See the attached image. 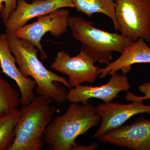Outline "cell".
Masks as SVG:
<instances>
[{
  "instance_id": "obj_1",
  "label": "cell",
  "mask_w": 150,
  "mask_h": 150,
  "mask_svg": "<svg viewBox=\"0 0 150 150\" xmlns=\"http://www.w3.org/2000/svg\"><path fill=\"white\" fill-rule=\"evenodd\" d=\"M7 35L10 49L19 69L24 76L31 77L35 81L36 93L59 104L67 102L69 92L65 86L72 88L68 80L45 67L38 57L39 50L32 43L13 34Z\"/></svg>"
},
{
  "instance_id": "obj_2",
  "label": "cell",
  "mask_w": 150,
  "mask_h": 150,
  "mask_svg": "<svg viewBox=\"0 0 150 150\" xmlns=\"http://www.w3.org/2000/svg\"><path fill=\"white\" fill-rule=\"evenodd\" d=\"M101 118L96 107L91 103H71L64 114L55 116L46 127L43 143L49 150H72L77 145L75 140L98 126Z\"/></svg>"
},
{
  "instance_id": "obj_3",
  "label": "cell",
  "mask_w": 150,
  "mask_h": 150,
  "mask_svg": "<svg viewBox=\"0 0 150 150\" xmlns=\"http://www.w3.org/2000/svg\"><path fill=\"white\" fill-rule=\"evenodd\" d=\"M53 100L38 95L29 104L22 105L15 129V139L9 150H40L44 132L56 111Z\"/></svg>"
},
{
  "instance_id": "obj_4",
  "label": "cell",
  "mask_w": 150,
  "mask_h": 150,
  "mask_svg": "<svg viewBox=\"0 0 150 150\" xmlns=\"http://www.w3.org/2000/svg\"><path fill=\"white\" fill-rule=\"evenodd\" d=\"M69 24L74 38L82 44L81 49L101 64H108L113 52L121 53L133 42L121 34L98 29L81 17L70 16Z\"/></svg>"
},
{
  "instance_id": "obj_5",
  "label": "cell",
  "mask_w": 150,
  "mask_h": 150,
  "mask_svg": "<svg viewBox=\"0 0 150 150\" xmlns=\"http://www.w3.org/2000/svg\"><path fill=\"white\" fill-rule=\"evenodd\" d=\"M118 31L132 42H150V0H115Z\"/></svg>"
},
{
  "instance_id": "obj_6",
  "label": "cell",
  "mask_w": 150,
  "mask_h": 150,
  "mask_svg": "<svg viewBox=\"0 0 150 150\" xmlns=\"http://www.w3.org/2000/svg\"><path fill=\"white\" fill-rule=\"evenodd\" d=\"M70 16L68 10L59 9L46 15L38 17L37 21L20 28L13 35L32 43L40 51L41 59L46 60L48 56L40 43L42 37L48 32L55 37L66 33L69 28Z\"/></svg>"
},
{
  "instance_id": "obj_7",
  "label": "cell",
  "mask_w": 150,
  "mask_h": 150,
  "mask_svg": "<svg viewBox=\"0 0 150 150\" xmlns=\"http://www.w3.org/2000/svg\"><path fill=\"white\" fill-rule=\"evenodd\" d=\"M95 62L82 49L75 56H70L64 51H59L50 67L68 76V82L72 88H74L83 83H93L96 81L99 74L98 67L94 66Z\"/></svg>"
},
{
  "instance_id": "obj_8",
  "label": "cell",
  "mask_w": 150,
  "mask_h": 150,
  "mask_svg": "<svg viewBox=\"0 0 150 150\" xmlns=\"http://www.w3.org/2000/svg\"><path fill=\"white\" fill-rule=\"evenodd\" d=\"M132 102L128 104L109 102L98 105L96 112L101 118V123L93 138L100 139L105 134L122 127L134 115L141 113L150 115V105H145L142 100Z\"/></svg>"
},
{
  "instance_id": "obj_9",
  "label": "cell",
  "mask_w": 150,
  "mask_h": 150,
  "mask_svg": "<svg viewBox=\"0 0 150 150\" xmlns=\"http://www.w3.org/2000/svg\"><path fill=\"white\" fill-rule=\"evenodd\" d=\"M67 7L74 8L71 0H34L30 4L25 0H18L15 10L11 14L4 24L6 33L7 35L13 34L31 19Z\"/></svg>"
},
{
  "instance_id": "obj_10",
  "label": "cell",
  "mask_w": 150,
  "mask_h": 150,
  "mask_svg": "<svg viewBox=\"0 0 150 150\" xmlns=\"http://www.w3.org/2000/svg\"><path fill=\"white\" fill-rule=\"evenodd\" d=\"M110 76L109 81L100 86L80 85L70 89L67 96L68 100L71 103L86 104L89 99L93 98L102 100L107 103L118 97V94L121 92L129 91L131 86L126 74L116 72Z\"/></svg>"
},
{
  "instance_id": "obj_11",
  "label": "cell",
  "mask_w": 150,
  "mask_h": 150,
  "mask_svg": "<svg viewBox=\"0 0 150 150\" xmlns=\"http://www.w3.org/2000/svg\"><path fill=\"white\" fill-rule=\"evenodd\" d=\"M99 140L133 150H150V120L139 118L105 134Z\"/></svg>"
},
{
  "instance_id": "obj_12",
  "label": "cell",
  "mask_w": 150,
  "mask_h": 150,
  "mask_svg": "<svg viewBox=\"0 0 150 150\" xmlns=\"http://www.w3.org/2000/svg\"><path fill=\"white\" fill-rule=\"evenodd\" d=\"M16 60L10 49L8 35L6 33L0 35V67L1 72L11 79L18 86L21 96L20 104L27 105L35 97L34 89L36 83L29 78L25 77L17 67Z\"/></svg>"
},
{
  "instance_id": "obj_13",
  "label": "cell",
  "mask_w": 150,
  "mask_h": 150,
  "mask_svg": "<svg viewBox=\"0 0 150 150\" xmlns=\"http://www.w3.org/2000/svg\"><path fill=\"white\" fill-rule=\"evenodd\" d=\"M115 61L109 63L103 68L98 69L99 77L104 79L120 70L123 74L129 72L131 66L137 64H150V47L146 40L139 38L125 48Z\"/></svg>"
},
{
  "instance_id": "obj_14",
  "label": "cell",
  "mask_w": 150,
  "mask_h": 150,
  "mask_svg": "<svg viewBox=\"0 0 150 150\" xmlns=\"http://www.w3.org/2000/svg\"><path fill=\"white\" fill-rule=\"evenodd\" d=\"M77 11L91 17L93 14L102 13L111 19L115 30L118 28L115 14V0H71Z\"/></svg>"
},
{
  "instance_id": "obj_15",
  "label": "cell",
  "mask_w": 150,
  "mask_h": 150,
  "mask_svg": "<svg viewBox=\"0 0 150 150\" xmlns=\"http://www.w3.org/2000/svg\"><path fill=\"white\" fill-rule=\"evenodd\" d=\"M20 113L18 109L0 117V150H9L13 144L15 129Z\"/></svg>"
},
{
  "instance_id": "obj_16",
  "label": "cell",
  "mask_w": 150,
  "mask_h": 150,
  "mask_svg": "<svg viewBox=\"0 0 150 150\" xmlns=\"http://www.w3.org/2000/svg\"><path fill=\"white\" fill-rule=\"evenodd\" d=\"M20 97L18 91L0 76V117L18 109Z\"/></svg>"
},
{
  "instance_id": "obj_17",
  "label": "cell",
  "mask_w": 150,
  "mask_h": 150,
  "mask_svg": "<svg viewBox=\"0 0 150 150\" xmlns=\"http://www.w3.org/2000/svg\"><path fill=\"white\" fill-rule=\"evenodd\" d=\"M18 0H0V16L4 24L11 13L15 10Z\"/></svg>"
},
{
  "instance_id": "obj_18",
  "label": "cell",
  "mask_w": 150,
  "mask_h": 150,
  "mask_svg": "<svg viewBox=\"0 0 150 150\" xmlns=\"http://www.w3.org/2000/svg\"><path fill=\"white\" fill-rule=\"evenodd\" d=\"M139 89L140 92L144 94V96H137L128 91L125 97L126 100L130 101H144L146 100L150 99V82L144 83L140 85L139 86Z\"/></svg>"
},
{
  "instance_id": "obj_19",
  "label": "cell",
  "mask_w": 150,
  "mask_h": 150,
  "mask_svg": "<svg viewBox=\"0 0 150 150\" xmlns=\"http://www.w3.org/2000/svg\"><path fill=\"white\" fill-rule=\"evenodd\" d=\"M98 146V144L97 143L88 146L77 144L73 148L72 150H93L97 148Z\"/></svg>"
}]
</instances>
